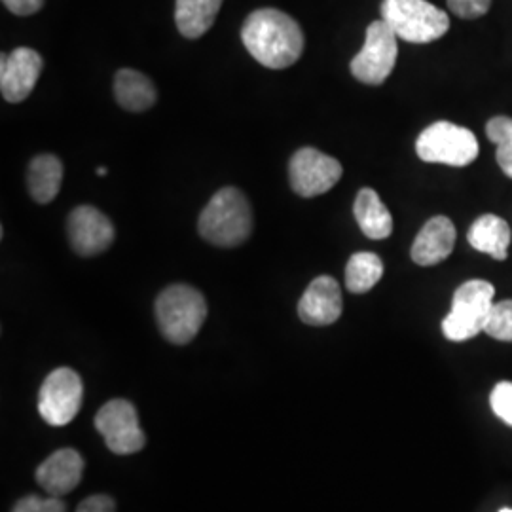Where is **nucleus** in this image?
Returning a JSON list of instances; mask_svg holds the SVG:
<instances>
[{"label":"nucleus","mask_w":512,"mask_h":512,"mask_svg":"<svg viewBox=\"0 0 512 512\" xmlns=\"http://www.w3.org/2000/svg\"><path fill=\"white\" fill-rule=\"evenodd\" d=\"M241 40L247 52L266 69H289L304 52V33L291 16L260 8L245 19Z\"/></svg>","instance_id":"1"},{"label":"nucleus","mask_w":512,"mask_h":512,"mask_svg":"<svg viewBox=\"0 0 512 512\" xmlns=\"http://www.w3.org/2000/svg\"><path fill=\"white\" fill-rule=\"evenodd\" d=\"M200 236L217 247H238L253 232V209L245 194L226 186L209 200L200 215Z\"/></svg>","instance_id":"2"},{"label":"nucleus","mask_w":512,"mask_h":512,"mask_svg":"<svg viewBox=\"0 0 512 512\" xmlns=\"http://www.w3.org/2000/svg\"><path fill=\"white\" fill-rule=\"evenodd\" d=\"M207 319L203 294L190 285H171L156 300V321L165 340L184 346L196 338Z\"/></svg>","instance_id":"3"},{"label":"nucleus","mask_w":512,"mask_h":512,"mask_svg":"<svg viewBox=\"0 0 512 512\" xmlns=\"http://www.w3.org/2000/svg\"><path fill=\"white\" fill-rule=\"evenodd\" d=\"M382 19L404 42L429 44L444 37L450 18L427 0H384Z\"/></svg>","instance_id":"4"},{"label":"nucleus","mask_w":512,"mask_h":512,"mask_svg":"<svg viewBox=\"0 0 512 512\" xmlns=\"http://www.w3.org/2000/svg\"><path fill=\"white\" fill-rule=\"evenodd\" d=\"M495 289L484 279H473L454 294L452 310L442 321V332L452 342H465L484 332L488 315L494 308Z\"/></svg>","instance_id":"5"},{"label":"nucleus","mask_w":512,"mask_h":512,"mask_svg":"<svg viewBox=\"0 0 512 512\" xmlns=\"http://www.w3.org/2000/svg\"><path fill=\"white\" fill-rule=\"evenodd\" d=\"M416 152L427 164L465 167L478 156V141L471 129L452 122H435L421 131L416 141Z\"/></svg>","instance_id":"6"},{"label":"nucleus","mask_w":512,"mask_h":512,"mask_svg":"<svg viewBox=\"0 0 512 512\" xmlns=\"http://www.w3.org/2000/svg\"><path fill=\"white\" fill-rule=\"evenodd\" d=\"M397 40L399 38L384 19L372 21L366 29L365 46L351 61V74L368 86L384 84L397 63Z\"/></svg>","instance_id":"7"},{"label":"nucleus","mask_w":512,"mask_h":512,"mask_svg":"<svg viewBox=\"0 0 512 512\" xmlns=\"http://www.w3.org/2000/svg\"><path fill=\"white\" fill-rule=\"evenodd\" d=\"M84 397V385L73 368H57L48 374L38 393V412L42 420L63 427L74 420Z\"/></svg>","instance_id":"8"},{"label":"nucleus","mask_w":512,"mask_h":512,"mask_svg":"<svg viewBox=\"0 0 512 512\" xmlns=\"http://www.w3.org/2000/svg\"><path fill=\"white\" fill-rule=\"evenodd\" d=\"M95 429L103 435L110 452L118 456L135 454L147 442L139 425L137 410L124 399H114L97 412Z\"/></svg>","instance_id":"9"},{"label":"nucleus","mask_w":512,"mask_h":512,"mask_svg":"<svg viewBox=\"0 0 512 512\" xmlns=\"http://www.w3.org/2000/svg\"><path fill=\"white\" fill-rule=\"evenodd\" d=\"M342 173V164L317 148H300L289 165L291 186L302 198L327 194L342 179Z\"/></svg>","instance_id":"10"},{"label":"nucleus","mask_w":512,"mask_h":512,"mask_svg":"<svg viewBox=\"0 0 512 512\" xmlns=\"http://www.w3.org/2000/svg\"><path fill=\"white\" fill-rule=\"evenodd\" d=\"M67 234L78 255L95 256L109 249L116 232L105 213L92 205H80L69 215Z\"/></svg>","instance_id":"11"},{"label":"nucleus","mask_w":512,"mask_h":512,"mask_svg":"<svg viewBox=\"0 0 512 512\" xmlns=\"http://www.w3.org/2000/svg\"><path fill=\"white\" fill-rule=\"evenodd\" d=\"M42 73V57L31 48H18L2 55L0 90L8 103L25 101L37 86Z\"/></svg>","instance_id":"12"},{"label":"nucleus","mask_w":512,"mask_h":512,"mask_svg":"<svg viewBox=\"0 0 512 512\" xmlns=\"http://www.w3.org/2000/svg\"><path fill=\"white\" fill-rule=\"evenodd\" d=\"M344 300L340 285L330 275H319L302 294L298 304L300 319L311 327H327L340 319Z\"/></svg>","instance_id":"13"},{"label":"nucleus","mask_w":512,"mask_h":512,"mask_svg":"<svg viewBox=\"0 0 512 512\" xmlns=\"http://www.w3.org/2000/svg\"><path fill=\"white\" fill-rule=\"evenodd\" d=\"M82 473H84L82 456L73 448H63L40 463L37 469V480L42 490H46L48 494L55 497H61L73 492L82 480Z\"/></svg>","instance_id":"14"},{"label":"nucleus","mask_w":512,"mask_h":512,"mask_svg":"<svg viewBox=\"0 0 512 512\" xmlns=\"http://www.w3.org/2000/svg\"><path fill=\"white\" fill-rule=\"evenodd\" d=\"M456 245V226L448 217H433L425 222L412 245V260L418 266H435L452 255Z\"/></svg>","instance_id":"15"},{"label":"nucleus","mask_w":512,"mask_h":512,"mask_svg":"<svg viewBox=\"0 0 512 512\" xmlns=\"http://www.w3.org/2000/svg\"><path fill=\"white\" fill-rule=\"evenodd\" d=\"M467 239L476 251L486 253L495 260H505L509 255V245H511V228H509L507 220H503L501 217L482 215L469 228Z\"/></svg>","instance_id":"16"},{"label":"nucleus","mask_w":512,"mask_h":512,"mask_svg":"<svg viewBox=\"0 0 512 512\" xmlns=\"http://www.w3.org/2000/svg\"><path fill=\"white\" fill-rule=\"evenodd\" d=\"M114 95L122 109L145 112L154 107L158 93L152 80L135 69H122L114 78Z\"/></svg>","instance_id":"17"},{"label":"nucleus","mask_w":512,"mask_h":512,"mask_svg":"<svg viewBox=\"0 0 512 512\" xmlns=\"http://www.w3.org/2000/svg\"><path fill=\"white\" fill-rule=\"evenodd\" d=\"M353 213L366 238L385 239L391 236L393 219L376 190L372 188L359 190L353 205Z\"/></svg>","instance_id":"18"},{"label":"nucleus","mask_w":512,"mask_h":512,"mask_svg":"<svg viewBox=\"0 0 512 512\" xmlns=\"http://www.w3.org/2000/svg\"><path fill=\"white\" fill-rule=\"evenodd\" d=\"M63 183V164L54 154H40L27 169V186L40 205L54 202Z\"/></svg>","instance_id":"19"},{"label":"nucleus","mask_w":512,"mask_h":512,"mask_svg":"<svg viewBox=\"0 0 512 512\" xmlns=\"http://www.w3.org/2000/svg\"><path fill=\"white\" fill-rule=\"evenodd\" d=\"M222 0H177L175 23L184 38L203 37L215 23Z\"/></svg>","instance_id":"20"},{"label":"nucleus","mask_w":512,"mask_h":512,"mask_svg":"<svg viewBox=\"0 0 512 512\" xmlns=\"http://www.w3.org/2000/svg\"><path fill=\"white\" fill-rule=\"evenodd\" d=\"M384 275V262L374 253H355L346 266V287L349 293H368Z\"/></svg>","instance_id":"21"},{"label":"nucleus","mask_w":512,"mask_h":512,"mask_svg":"<svg viewBox=\"0 0 512 512\" xmlns=\"http://www.w3.org/2000/svg\"><path fill=\"white\" fill-rule=\"evenodd\" d=\"M486 135L497 147V164L512 179V118L495 116L486 124Z\"/></svg>","instance_id":"22"},{"label":"nucleus","mask_w":512,"mask_h":512,"mask_svg":"<svg viewBox=\"0 0 512 512\" xmlns=\"http://www.w3.org/2000/svg\"><path fill=\"white\" fill-rule=\"evenodd\" d=\"M484 332L499 342H512V300L494 304Z\"/></svg>","instance_id":"23"},{"label":"nucleus","mask_w":512,"mask_h":512,"mask_svg":"<svg viewBox=\"0 0 512 512\" xmlns=\"http://www.w3.org/2000/svg\"><path fill=\"white\" fill-rule=\"evenodd\" d=\"M12 512H67V507L55 495H50V497L27 495V497L19 499Z\"/></svg>","instance_id":"24"},{"label":"nucleus","mask_w":512,"mask_h":512,"mask_svg":"<svg viewBox=\"0 0 512 512\" xmlns=\"http://www.w3.org/2000/svg\"><path fill=\"white\" fill-rule=\"evenodd\" d=\"M490 404L495 416L512 427V382L495 385Z\"/></svg>","instance_id":"25"},{"label":"nucleus","mask_w":512,"mask_h":512,"mask_svg":"<svg viewBox=\"0 0 512 512\" xmlns=\"http://www.w3.org/2000/svg\"><path fill=\"white\" fill-rule=\"evenodd\" d=\"M492 0H448V8L461 19L482 18L488 14Z\"/></svg>","instance_id":"26"},{"label":"nucleus","mask_w":512,"mask_h":512,"mask_svg":"<svg viewBox=\"0 0 512 512\" xmlns=\"http://www.w3.org/2000/svg\"><path fill=\"white\" fill-rule=\"evenodd\" d=\"M116 505L109 495H92L88 499H84L76 512H114Z\"/></svg>","instance_id":"27"},{"label":"nucleus","mask_w":512,"mask_h":512,"mask_svg":"<svg viewBox=\"0 0 512 512\" xmlns=\"http://www.w3.org/2000/svg\"><path fill=\"white\" fill-rule=\"evenodd\" d=\"M2 4L16 16H33L42 8L44 0H2Z\"/></svg>","instance_id":"28"},{"label":"nucleus","mask_w":512,"mask_h":512,"mask_svg":"<svg viewBox=\"0 0 512 512\" xmlns=\"http://www.w3.org/2000/svg\"><path fill=\"white\" fill-rule=\"evenodd\" d=\"M97 175H99V177H107V169H105V167H99V169H97Z\"/></svg>","instance_id":"29"},{"label":"nucleus","mask_w":512,"mask_h":512,"mask_svg":"<svg viewBox=\"0 0 512 512\" xmlns=\"http://www.w3.org/2000/svg\"><path fill=\"white\" fill-rule=\"evenodd\" d=\"M499 512H512V509H501Z\"/></svg>","instance_id":"30"}]
</instances>
